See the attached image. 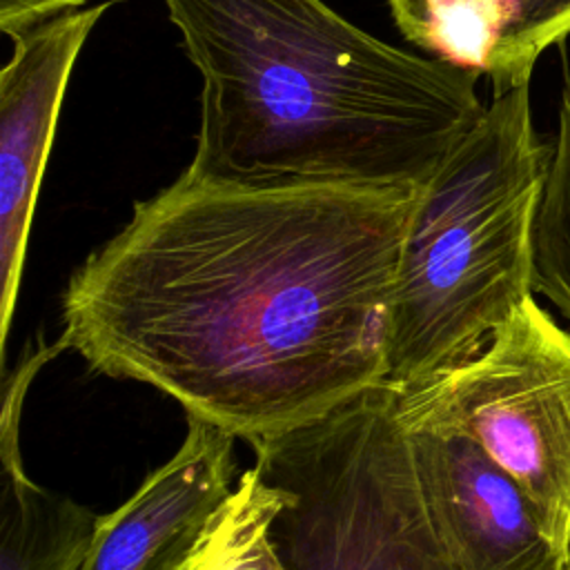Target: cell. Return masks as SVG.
<instances>
[{
	"instance_id": "5b68a950",
	"label": "cell",
	"mask_w": 570,
	"mask_h": 570,
	"mask_svg": "<svg viewBox=\"0 0 570 570\" xmlns=\"http://www.w3.org/2000/svg\"><path fill=\"white\" fill-rule=\"evenodd\" d=\"M399 410L410 430L476 441L570 554V330L532 294L470 361L401 392Z\"/></svg>"
},
{
	"instance_id": "9c48e42d",
	"label": "cell",
	"mask_w": 570,
	"mask_h": 570,
	"mask_svg": "<svg viewBox=\"0 0 570 570\" xmlns=\"http://www.w3.org/2000/svg\"><path fill=\"white\" fill-rule=\"evenodd\" d=\"M396 29L432 58L492 85H530L537 60L570 36V0H387Z\"/></svg>"
},
{
	"instance_id": "6da1fadb",
	"label": "cell",
	"mask_w": 570,
	"mask_h": 570,
	"mask_svg": "<svg viewBox=\"0 0 570 570\" xmlns=\"http://www.w3.org/2000/svg\"><path fill=\"white\" fill-rule=\"evenodd\" d=\"M419 189L229 185L183 171L62 292L89 370L249 443L385 381V314Z\"/></svg>"
},
{
	"instance_id": "4fadbf2b",
	"label": "cell",
	"mask_w": 570,
	"mask_h": 570,
	"mask_svg": "<svg viewBox=\"0 0 570 570\" xmlns=\"http://www.w3.org/2000/svg\"><path fill=\"white\" fill-rule=\"evenodd\" d=\"M87 2L89 0H0V31L16 40L58 16L85 9Z\"/></svg>"
},
{
	"instance_id": "8fae6325",
	"label": "cell",
	"mask_w": 570,
	"mask_h": 570,
	"mask_svg": "<svg viewBox=\"0 0 570 570\" xmlns=\"http://www.w3.org/2000/svg\"><path fill=\"white\" fill-rule=\"evenodd\" d=\"M530 283L570 323V76L563 78L552 154L530 236Z\"/></svg>"
},
{
	"instance_id": "7a4b0ae2",
	"label": "cell",
	"mask_w": 570,
	"mask_h": 570,
	"mask_svg": "<svg viewBox=\"0 0 570 570\" xmlns=\"http://www.w3.org/2000/svg\"><path fill=\"white\" fill-rule=\"evenodd\" d=\"M200 76L187 174L229 185L421 189L481 118V76L323 0H160Z\"/></svg>"
},
{
	"instance_id": "30bf717a",
	"label": "cell",
	"mask_w": 570,
	"mask_h": 570,
	"mask_svg": "<svg viewBox=\"0 0 570 570\" xmlns=\"http://www.w3.org/2000/svg\"><path fill=\"white\" fill-rule=\"evenodd\" d=\"M0 570H82L100 517L36 485L22 461L2 463Z\"/></svg>"
},
{
	"instance_id": "ba28073f",
	"label": "cell",
	"mask_w": 570,
	"mask_h": 570,
	"mask_svg": "<svg viewBox=\"0 0 570 570\" xmlns=\"http://www.w3.org/2000/svg\"><path fill=\"white\" fill-rule=\"evenodd\" d=\"M421 476L459 570H559L570 557L543 530L517 479L461 432L412 430Z\"/></svg>"
},
{
	"instance_id": "7c38bea8",
	"label": "cell",
	"mask_w": 570,
	"mask_h": 570,
	"mask_svg": "<svg viewBox=\"0 0 570 570\" xmlns=\"http://www.w3.org/2000/svg\"><path fill=\"white\" fill-rule=\"evenodd\" d=\"M278 501L254 468L240 472L189 570H283L267 534Z\"/></svg>"
},
{
	"instance_id": "277c9868",
	"label": "cell",
	"mask_w": 570,
	"mask_h": 570,
	"mask_svg": "<svg viewBox=\"0 0 570 570\" xmlns=\"http://www.w3.org/2000/svg\"><path fill=\"white\" fill-rule=\"evenodd\" d=\"M399 403L381 381L252 443L254 470L281 497L267 534L283 570H459Z\"/></svg>"
},
{
	"instance_id": "8992f818",
	"label": "cell",
	"mask_w": 570,
	"mask_h": 570,
	"mask_svg": "<svg viewBox=\"0 0 570 570\" xmlns=\"http://www.w3.org/2000/svg\"><path fill=\"white\" fill-rule=\"evenodd\" d=\"M109 2L58 16L13 40L0 71V341L9 336L29 229L62 100Z\"/></svg>"
},
{
	"instance_id": "3957f363",
	"label": "cell",
	"mask_w": 570,
	"mask_h": 570,
	"mask_svg": "<svg viewBox=\"0 0 570 570\" xmlns=\"http://www.w3.org/2000/svg\"><path fill=\"white\" fill-rule=\"evenodd\" d=\"M552 154L530 85L485 102L412 207L385 314V381L401 392L479 354L532 294L530 236Z\"/></svg>"
},
{
	"instance_id": "52a82bcc",
	"label": "cell",
	"mask_w": 570,
	"mask_h": 570,
	"mask_svg": "<svg viewBox=\"0 0 570 570\" xmlns=\"http://www.w3.org/2000/svg\"><path fill=\"white\" fill-rule=\"evenodd\" d=\"M236 436L187 416V434L114 512L82 570H189L236 481Z\"/></svg>"
},
{
	"instance_id": "5bb4252c",
	"label": "cell",
	"mask_w": 570,
	"mask_h": 570,
	"mask_svg": "<svg viewBox=\"0 0 570 570\" xmlns=\"http://www.w3.org/2000/svg\"><path fill=\"white\" fill-rule=\"evenodd\" d=\"M559 570H570V557H568V559H566V561H563V566H561V568H559Z\"/></svg>"
}]
</instances>
